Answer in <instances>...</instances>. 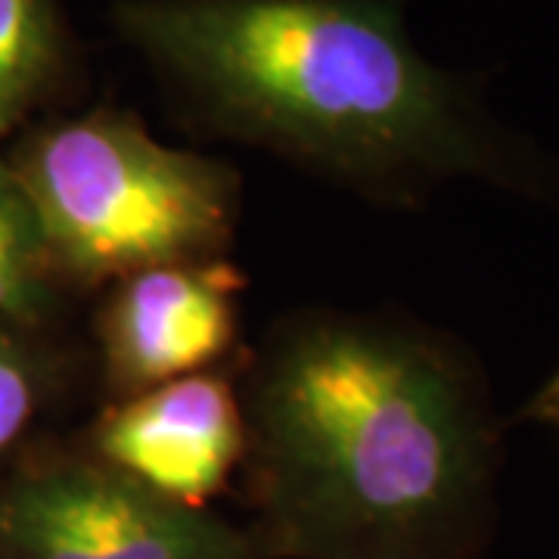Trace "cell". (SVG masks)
I'll use <instances>...</instances> for the list:
<instances>
[{"label": "cell", "instance_id": "obj_1", "mask_svg": "<svg viewBox=\"0 0 559 559\" xmlns=\"http://www.w3.org/2000/svg\"><path fill=\"white\" fill-rule=\"evenodd\" d=\"M249 528L267 559H466L491 436L460 360L392 320L308 311L261 345L242 401Z\"/></svg>", "mask_w": 559, "mask_h": 559}, {"label": "cell", "instance_id": "obj_2", "mask_svg": "<svg viewBox=\"0 0 559 559\" xmlns=\"http://www.w3.org/2000/svg\"><path fill=\"white\" fill-rule=\"evenodd\" d=\"M112 20L212 131L364 193L507 178L516 159L395 0H121Z\"/></svg>", "mask_w": 559, "mask_h": 559}, {"label": "cell", "instance_id": "obj_3", "mask_svg": "<svg viewBox=\"0 0 559 559\" xmlns=\"http://www.w3.org/2000/svg\"><path fill=\"white\" fill-rule=\"evenodd\" d=\"M10 168L53 274L81 286L224 259L234 240L237 171L162 143L131 112L103 106L53 121Z\"/></svg>", "mask_w": 559, "mask_h": 559}, {"label": "cell", "instance_id": "obj_4", "mask_svg": "<svg viewBox=\"0 0 559 559\" xmlns=\"http://www.w3.org/2000/svg\"><path fill=\"white\" fill-rule=\"evenodd\" d=\"M0 559H267L249 528L187 507L94 454L0 488Z\"/></svg>", "mask_w": 559, "mask_h": 559}, {"label": "cell", "instance_id": "obj_5", "mask_svg": "<svg viewBox=\"0 0 559 559\" xmlns=\"http://www.w3.org/2000/svg\"><path fill=\"white\" fill-rule=\"evenodd\" d=\"M242 274L230 261L159 264L112 283L97 320L103 380L131 399L205 373L237 340Z\"/></svg>", "mask_w": 559, "mask_h": 559}, {"label": "cell", "instance_id": "obj_6", "mask_svg": "<svg viewBox=\"0 0 559 559\" xmlns=\"http://www.w3.org/2000/svg\"><path fill=\"white\" fill-rule=\"evenodd\" d=\"M91 454L187 507H205L246 454V417L234 385L193 373L106 407Z\"/></svg>", "mask_w": 559, "mask_h": 559}, {"label": "cell", "instance_id": "obj_7", "mask_svg": "<svg viewBox=\"0 0 559 559\" xmlns=\"http://www.w3.org/2000/svg\"><path fill=\"white\" fill-rule=\"evenodd\" d=\"M53 267L35 212L10 162L0 156V320L32 323L50 305Z\"/></svg>", "mask_w": 559, "mask_h": 559}, {"label": "cell", "instance_id": "obj_8", "mask_svg": "<svg viewBox=\"0 0 559 559\" xmlns=\"http://www.w3.org/2000/svg\"><path fill=\"white\" fill-rule=\"evenodd\" d=\"M60 60L57 25L47 0H0V134L50 84Z\"/></svg>", "mask_w": 559, "mask_h": 559}, {"label": "cell", "instance_id": "obj_9", "mask_svg": "<svg viewBox=\"0 0 559 559\" xmlns=\"http://www.w3.org/2000/svg\"><path fill=\"white\" fill-rule=\"evenodd\" d=\"M44 399V367L10 320H0V454L28 429Z\"/></svg>", "mask_w": 559, "mask_h": 559}]
</instances>
